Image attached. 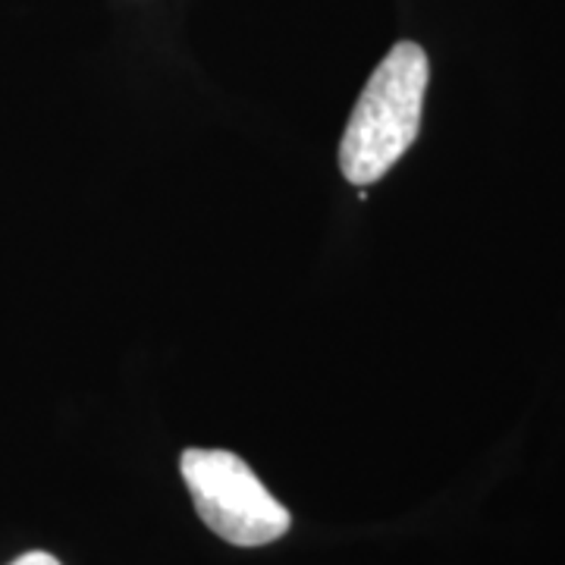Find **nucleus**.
<instances>
[{"label": "nucleus", "instance_id": "nucleus-1", "mask_svg": "<svg viewBox=\"0 0 565 565\" xmlns=\"http://www.w3.org/2000/svg\"><path fill=\"white\" fill-rule=\"evenodd\" d=\"M430 79L427 54L399 41L371 73L340 141V170L355 185L384 180L422 129L424 92Z\"/></svg>", "mask_w": 565, "mask_h": 565}, {"label": "nucleus", "instance_id": "nucleus-2", "mask_svg": "<svg viewBox=\"0 0 565 565\" xmlns=\"http://www.w3.org/2000/svg\"><path fill=\"white\" fill-rule=\"evenodd\" d=\"M180 471L199 519L226 544H274L292 525L289 509L270 497V490L236 452L185 449Z\"/></svg>", "mask_w": 565, "mask_h": 565}, {"label": "nucleus", "instance_id": "nucleus-3", "mask_svg": "<svg viewBox=\"0 0 565 565\" xmlns=\"http://www.w3.org/2000/svg\"><path fill=\"white\" fill-rule=\"evenodd\" d=\"M13 565H61L51 553H25V556H20Z\"/></svg>", "mask_w": 565, "mask_h": 565}]
</instances>
